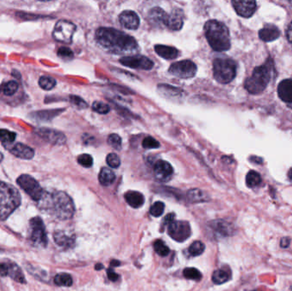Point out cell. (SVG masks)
Listing matches in <instances>:
<instances>
[{"mask_svg": "<svg viewBox=\"0 0 292 291\" xmlns=\"http://www.w3.org/2000/svg\"><path fill=\"white\" fill-rule=\"evenodd\" d=\"M214 77L221 84L233 80L237 73V64L230 58H216L213 63Z\"/></svg>", "mask_w": 292, "mask_h": 291, "instance_id": "cell-6", "label": "cell"}, {"mask_svg": "<svg viewBox=\"0 0 292 291\" xmlns=\"http://www.w3.org/2000/svg\"><path fill=\"white\" fill-rule=\"evenodd\" d=\"M35 133L42 139L46 141L50 144L62 145L66 143V137L64 134L57 130L42 127V128L36 129Z\"/></svg>", "mask_w": 292, "mask_h": 291, "instance_id": "cell-14", "label": "cell"}, {"mask_svg": "<svg viewBox=\"0 0 292 291\" xmlns=\"http://www.w3.org/2000/svg\"><path fill=\"white\" fill-rule=\"evenodd\" d=\"M96 40L100 46L112 54L134 56L138 50V46L134 38L111 28L97 29Z\"/></svg>", "mask_w": 292, "mask_h": 291, "instance_id": "cell-1", "label": "cell"}, {"mask_svg": "<svg viewBox=\"0 0 292 291\" xmlns=\"http://www.w3.org/2000/svg\"><path fill=\"white\" fill-rule=\"evenodd\" d=\"M167 13L163 11L162 9L159 7L153 8L151 11L149 12V17L154 24L157 25H162L165 23V19H166Z\"/></svg>", "mask_w": 292, "mask_h": 291, "instance_id": "cell-28", "label": "cell"}, {"mask_svg": "<svg viewBox=\"0 0 292 291\" xmlns=\"http://www.w3.org/2000/svg\"><path fill=\"white\" fill-rule=\"evenodd\" d=\"M154 248H155V251L156 252L157 255L162 256V257H165L167 255H169V248L167 246L164 242L162 240H156L154 244Z\"/></svg>", "mask_w": 292, "mask_h": 291, "instance_id": "cell-38", "label": "cell"}, {"mask_svg": "<svg viewBox=\"0 0 292 291\" xmlns=\"http://www.w3.org/2000/svg\"><path fill=\"white\" fill-rule=\"evenodd\" d=\"M204 32L209 46L215 51H226L231 47L229 30L222 22L211 20L205 23Z\"/></svg>", "mask_w": 292, "mask_h": 291, "instance_id": "cell-3", "label": "cell"}, {"mask_svg": "<svg viewBox=\"0 0 292 291\" xmlns=\"http://www.w3.org/2000/svg\"><path fill=\"white\" fill-rule=\"evenodd\" d=\"M209 227L215 235L220 237H231L235 232L233 225L224 219L213 220L209 223Z\"/></svg>", "mask_w": 292, "mask_h": 291, "instance_id": "cell-15", "label": "cell"}, {"mask_svg": "<svg viewBox=\"0 0 292 291\" xmlns=\"http://www.w3.org/2000/svg\"><path fill=\"white\" fill-rule=\"evenodd\" d=\"M16 133L9 130L0 129V141L4 144H11L14 142Z\"/></svg>", "mask_w": 292, "mask_h": 291, "instance_id": "cell-33", "label": "cell"}, {"mask_svg": "<svg viewBox=\"0 0 292 291\" xmlns=\"http://www.w3.org/2000/svg\"><path fill=\"white\" fill-rule=\"evenodd\" d=\"M280 36L279 29L274 25H266L259 31L260 39L265 42H272Z\"/></svg>", "mask_w": 292, "mask_h": 291, "instance_id": "cell-22", "label": "cell"}, {"mask_svg": "<svg viewBox=\"0 0 292 291\" xmlns=\"http://www.w3.org/2000/svg\"><path fill=\"white\" fill-rule=\"evenodd\" d=\"M53 238L56 244L62 248H70L75 244V237L62 230L56 231L53 235Z\"/></svg>", "mask_w": 292, "mask_h": 291, "instance_id": "cell-24", "label": "cell"}, {"mask_svg": "<svg viewBox=\"0 0 292 291\" xmlns=\"http://www.w3.org/2000/svg\"><path fill=\"white\" fill-rule=\"evenodd\" d=\"M98 180L102 185L108 186L114 183V181L116 180V174L110 169L104 168L100 171Z\"/></svg>", "mask_w": 292, "mask_h": 291, "instance_id": "cell-29", "label": "cell"}, {"mask_svg": "<svg viewBox=\"0 0 292 291\" xmlns=\"http://www.w3.org/2000/svg\"><path fill=\"white\" fill-rule=\"evenodd\" d=\"M169 72L172 76L181 79H190L194 77L197 73V66L190 60L177 61L170 66Z\"/></svg>", "mask_w": 292, "mask_h": 291, "instance_id": "cell-11", "label": "cell"}, {"mask_svg": "<svg viewBox=\"0 0 292 291\" xmlns=\"http://www.w3.org/2000/svg\"><path fill=\"white\" fill-rule=\"evenodd\" d=\"M288 177L290 180H292V168L290 169V170H289Z\"/></svg>", "mask_w": 292, "mask_h": 291, "instance_id": "cell-52", "label": "cell"}, {"mask_svg": "<svg viewBox=\"0 0 292 291\" xmlns=\"http://www.w3.org/2000/svg\"><path fill=\"white\" fill-rule=\"evenodd\" d=\"M10 151L15 156L24 160H30L34 156V151L32 148L22 143H17L13 145V147L10 149Z\"/></svg>", "mask_w": 292, "mask_h": 291, "instance_id": "cell-20", "label": "cell"}, {"mask_svg": "<svg viewBox=\"0 0 292 291\" xmlns=\"http://www.w3.org/2000/svg\"><path fill=\"white\" fill-rule=\"evenodd\" d=\"M188 201L192 203L205 202L209 200V195L200 189H191L187 192Z\"/></svg>", "mask_w": 292, "mask_h": 291, "instance_id": "cell-27", "label": "cell"}, {"mask_svg": "<svg viewBox=\"0 0 292 291\" xmlns=\"http://www.w3.org/2000/svg\"><path fill=\"white\" fill-rule=\"evenodd\" d=\"M108 143L110 146L116 149V150H120L122 148V144H123V141H122V138L116 133H113L110 134L108 136Z\"/></svg>", "mask_w": 292, "mask_h": 291, "instance_id": "cell-41", "label": "cell"}, {"mask_svg": "<svg viewBox=\"0 0 292 291\" xmlns=\"http://www.w3.org/2000/svg\"><path fill=\"white\" fill-rule=\"evenodd\" d=\"M184 24V13L181 10L175 9L170 14H167L164 25L169 29L178 31L181 30Z\"/></svg>", "mask_w": 292, "mask_h": 291, "instance_id": "cell-18", "label": "cell"}, {"mask_svg": "<svg viewBox=\"0 0 292 291\" xmlns=\"http://www.w3.org/2000/svg\"><path fill=\"white\" fill-rule=\"evenodd\" d=\"M230 278H231V272L229 269L216 270L212 275V280L216 284H225L227 281L230 280Z\"/></svg>", "mask_w": 292, "mask_h": 291, "instance_id": "cell-30", "label": "cell"}, {"mask_svg": "<svg viewBox=\"0 0 292 291\" xmlns=\"http://www.w3.org/2000/svg\"><path fill=\"white\" fill-rule=\"evenodd\" d=\"M30 239L35 246L46 247L47 245L46 227L40 217H34L30 220Z\"/></svg>", "mask_w": 292, "mask_h": 291, "instance_id": "cell-8", "label": "cell"}, {"mask_svg": "<svg viewBox=\"0 0 292 291\" xmlns=\"http://www.w3.org/2000/svg\"><path fill=\"white\" fill-rule=\"evenodd\" d=\"M76 27L72 22L61 20L55 26L52 35L55 40L61 43L69 44L72 42L73 35L76 32Z\"/></svg>", "mask_w": 292, "mask_h": 291, "instance_id": "cell-9", "label": "cell"}, {"mask_svg": "<svg viewBox=\"0 0 292 291\" xmlns=\"http://www.w3.org/2000/svg\"><path fill=\"white\" fill-rule=\"evenodd\" d=\"M205 250V245L200 241H196L191 244L189 247V254L192 256H199L202 255Z\"/></svg>", "mask_w": 292, "mask_h": 291, "instance_id": "cell-36", "label": "cell"}, {"mask_svg": "<svg viewBox=\"0 0 292 291\" xmlns=\"http://www.w3.org/2000/svg\"><path fill=\"white\" fill-rule=\"evenodd\" d=\"M120 262L118 260H112L111 266H119Z\"/></svg>", "mask_w": 292, "mask_h": 291, "instance_id": "cell-50", "label": "cell"}, {"mask_svg": "<svg viewBox=\"0 0 292 291\" xmlns=\"http://www.w3.org/2000/svg\"><path fill=\"white\" fill-rule=\"evenodd\" d=\"M17 90H18V84L14 80H11L9 82L5 83L2 87V92L8 97L13 96L17 92Z\"/></svg>", "mask_w": 292, "mask_h": 291, "instance_id": "cell-34", "label": "cell"}, {"mask_svg": "<svg viewBox=\"0 0 292 291\" xmlns=\"http://www.w3.org/2000/svg\"><path fill=\"white\" fill-rule=\"evenodd\" d=\"M184 277L190 280L199 281L202 277V274L199 270L193 268V267H188L185 268L183 272Z\"/></svg>", "mask_w": 292, "mask_h": 291, "instance_id": "cell-37", "label": "cell"}, {"mask_svg": "<svg viewBox=\"0 0 292 291\" xmlns=\"http://www.w3.org/2000/svg\"><path fill=\"white\" fill-rule=\"evenodd\" d=\"M168 233L173 240L183 243L191 236V226L187 221L173 220L168 226Z\"/></svg>", "mask_w": 292, "mask_h": 291, "instance_id": "cell-10", "label": "cell"}, {"mask_svg": "<svg viewBox=\"0 0 292 291\" xmlns=\"http://www.w3.org/2000/svg\"><path fill=\"white\" fill-rule=\"evenodd\" d=\"M69 99H70L71 104L78 108H85L87 107V103L81 97H77V96H70Z\"/></svg>", "mask_w": 292, "mask_h": 291, "instance_id": "cell-45", "label": "cell"}, {"mask_svg": "<svg viewBox=\"0 0 292 291\" xmlns=\"http://www.w3.org/2000/svg\"><path fill=\"white\" fill-rule=\"evenodd\" d=\"M261 176L259 173L256 171H249L246 176V184L249 188H255L258 186L261 183Z\"/></svg>", "mask_w": 292, "mask_h": 291, "instance_id": "cell-31", "label": "cell"}, {"mask_svg": "<svg viewBox=\"0 0 292 291\" xmlns=\"http://www.w3.org/2000/svg\"><path fill=\"white\" fill-rule=\"evenodd\" d=\"M278 95L285 103L292 104V79H284L278 84Z\"/></svg>", "mask_w": 292, "mask_h": 291, "instance_id": "cell-21", "label": "cell"}, {"mask_svg": "<svg viewBox=\"0 0 292 291\" xmlns=\"http://www.w3.org/2000/svg\"><path fill=\"white\" fill-rule=\"evenodd\" d=\"M3 159H4V155H3V154L0 152V162L3 161Z\"/></svg>", "mask_w": 292, "mask_h": 291, "instance_id": "cell-53", "label": "cell"}, {"mask_svg": "<svg viewBox=\"0 0 292 291\" xmlns=\"http://www.w3.org/2000/svg\"><path fill=\"white\" fill-rule=\"evenodd\" d=\"M107 275H108V279L110 281H113V282H116L119 278V275L111 269H108V271H107Z\"/></svg>", "mask_w": 292, "mask_h": 291, "instance_id": "cell-47", "label": "cell"}, {"mask_svg": "<svg viewBox=\"0 0 292 291\" xmlns=\"http://www.w3.org/2000/svg\"><path fill=\"white\" fill-rule=\"evenodd\" d=\"M0 276H9L17 283L26 284L25 277L22 269L15 263H0Z\"/></svg>", "mask_w": 292, "mask_h": 291, "instance_id": "cell-13", "label": "cell"}, {"mask_svg": "<svg viewBox=\"0 0 292 291\" xmlns=\"http://www.w3.org/2000/svg\"><path fill=\"white\" fill-rule=\"evenodd\" d=\"M155 50L161 58L167 60H173L179 56V50L174 47L157 45L155 46Z\"/></svg>", "mask_w": 292, "mask_h": 291, "instance_id": "cell-26", "label": "cell"}, {"mask_svg": "<svg viewBox=\"0 0 292 291\" xmlns=\"http://www.w3.org/2000/svg\"><path fill=\"white\" fill-rule=\"evenodd\" d=\"M21 204V195L16 188L0 181V220H4Z\"/></svg>", "mask_w": 292, "mask_h": 291, "instance_id": "cell-5", "label": "cell"}, {"mask_svg": "<svg viewBox=\"0 0 292 291\" xmlns=\"http://www.w3.org/2000/svg\"><path fill=\"white\" fill-rule=\"evenodd\" d=\"M120 62L126 67L143 70H150L154 66L153 61L150 58L139 55L123 57L120 59Z\"/></svg>", "mask_w": 292, "mask_h": 291, "instance_id": "cell-12", "label": "cell"}, {"mask_svg": "<svg viewBox=\"0 0 292 291\" xmlns=\"http://www.w3.org/2000/svg\"><path fill=\"white\" fill-rule=\"evenodd\" d=\"M286 37L288 39L289 41L292 43V22L289 25L288 29L286 30Z\"/></svg>", "mask_w": 292, "mask_h": 291, "instance_id": "cell-49", "label": "cell"}, {"mask_svg": "<svg viewBox=\"0 0 292 291\" xmlns=\"http://www.w3.org/2000/svg\"><path fill=\"white\" fill-rule=\"evenodd\" d=\"M58 55L59 58H62V59H70L74 57L72 50L67 47L59 48V50H58Z\"/></svg>", "mask_w": 292, "mask_h": 291, "instance_id": "cell-46", "label": "cell"}, {"mask_svg": "<svg viewBox=\"0 0 292 291\" xmlns=\"http://www.w3.org/2000/svg\"><path fill=\"white\" fill-rule=\"evenodd\" d=\"M119 22L123 28L129 30L137 29L140 23L138 15L132 11H123L119 15Z\"/></svg>", "mask_w": 292, "mask_h": 291, "instance_id": "cell-19", "label": "cell"}, {"mask_svg": "<svg viewBox=\"0 0 292 291\" xmlns=\"http://www.w3.org/2000/svg\"><path fill=\"white\" fill-rule=\"evenodd\" d=\"M40 208L46 209L53 214L58 219H69L75 214V204L69 195L63 191L46 192L44 194L40 201Z\"/></svg>", "mask_w": 292, "mask_h": 291, "instance_id": "cell-2", "label": "cell"}, {"mask_svg": "<svg viewBox=\"0 0 292 291\" xmlns=\"http://www.w3.org/2000/svg\"><path fill=\"white\" fill-rule=\"evenodd\" d=\"M273 71L274 62L271 58H268L263 65L256 67L253 71L252 76L246 79L245 87L247 92L253 95L261 93L267 88Z\"/></svg>", "mask_w": 292, "mask_h": 291, "instance_id": "cell-4", "label": "cell"}, {"mask_svg": "<svg viewBox=\"0 0 292 291\" xmlns=\"http://www.w3.org/2000/svg\"><path fill=\"white\" fill-rule=\"evenodd\" d=\"M103 267H104V266H103L102 264H97V266H95L96 270H98V271H99V270H101Z\"/></svg>", "mask_w": 292, "mask_h": 291, "instance_id": "cell-51", "label": "cell"}, {"mask_svg": "<svg viewBox=\"0 0 292 291\" xmlns=\"http://www.w3.org/2000/svg\"><path fill=\"white\" fill-rule=\"evenodd\" d=\"M106 162L110 168H119L121 165V160L118 155L115 154V153H110L107 155V158H106Z\"/></svg>", "mask_w": 292, "mask_h": 291, "instance_id": "cell-43", "label": "cell"}, {"mask_svg": "<svg viewBox=\"0 0 292 291\" xmlns=\"http://www.w3.org/2000/svg\"><path fill=\"white\" fill-rule=\"evenodd\" d=\"M291 244V239L289 237H283L280 241V246L282 248H287Z\"/></svg>", "mask_w": 292, "mask_h": 291, "instance_id": "cell-48", "label": "cell"}, {"mask_svg": "<svg viewBox=\"0 0 292 291\" xmlns=\"http://www.w3.org/2000/svg\"><path fill=\"white\" fill-rule=\"evenodd\" d=\"M40 87L46 91H50L56 86V80L50 76H41L39 79Z\"/></svg>", "mask_w": 292, "mask_h": 291, "instance_id": "cell-35", "label": "cell"}, {"mask_svg": "<svg viewBox=\"0 0 292 291\" xmlns=\"http://www.w3.org/2000/svg\"><path fill=\"white\" fill-rule=\"evenodd\" d=\"M77 162L84 168H91L93 164V158L92 157V155L88 154H82L78 156Z\"/></svg>", "mask_w": 292, "mask_h": 291, "instance_id": "cell-42", "label": "cell"}, {"mask_svg": "<svg viewBox=\"0 0 292 291\" xmlns=\"http://www.w3.org/2000/svg\"><path fill=\"white\" fill-rule=\"evenodd\" d=\"M159 92L171 100H177L181 99V97H184L183 91L176 88V87H170L168 85H160L158 86Z\"/></svg>", "mask_w": 292, "mask_h": 291, "instance_id": "cell-23", "label": "cell"}, {"mask_svg": "<svg viewBox=\"0 0 292 291\" xmlns=\"http://www.w3.org/2000/svg\"><path fill=\"white\" fill-rule=\"evenodd\" d=\"M231 4L233 5L237 14L242 17L249 18L250 16H252L256 11V3L255 1L236 0V1H232Z\"/></svg>", "mask_w": 292, "mask_h": 291, "instance_id": "cell-16", "label": "cell"}, {"mask_svg": "<svg viewBox=\"0 0 292 291\" xmlns=\"http://www.w3.org/2000/svg\"><path fill=\"white\" fill-rule=\"evenodd\" d=\"M54 283L58 286L69 287L73 284V278L68 273H59L55 276Z\"/></svg>", "mask_w": 292, "mask_h": 291, "instance_id": "cell-32", "label": "cell"}, {"mask_svg": "<svg viewBox=\"0 0 292 291\" xmlns=\"http://www.w3.org/2000/svg\"><path fill=\"white\" fill-rule=\"evenodd\" d=\"M173 174V167L169 162L162 160L155 162L154 165V175L156 180L162 182H167L171 180Z\"/></svg>", "mask_w": 292, "mask_h": 291, "instance_id": "cell-17", "label": "cell"}, {"mask_svg": "<svg viewBox=\"0 0 292 291\" xmlns=\"http://www.w3.org/2000/svg\"><path fill=\"white\" fill-rule=\"evenodd\" d=\"M165 204L162 201H155L150 209V214L154 217H160L164 213Z\"/></svg>", "mask_w": 292, "mask_h": 291, "instance_id": "cell-39", "label": "cell"}, {"mask_svg": "<svg viewBox=\"0 0 292 291\" xmlns=\"http://www.w3.org/2000/svg\"><path fill=\"white\" fill-rule=\"evenodd\" d=\"M142 145L144 149H157L160 147V143L155 138L149 136L144 138Z\"/></svg>", "mask_w": 292, "mask_h": 291, "instance_id": "cell-44", "label": "cell"}, {"mask_svg": "<svg viewBox=\"0 0 292 291\" xmlns=\"http://www.w3.org/2000/svg\"><path fill=\"white\" fill-rule=\"evenodd\" d=\"M92 109L94 111L97 112L98 114H101V115H105V114H108L110 108L108 105H106L103 102H94L93 105H92Z\"/></svg>", "mask_w": 292, "mask_h": 291, "instance_id": "cell-40", "label": "cell"}, {"mask_svg": "<svg viewBox=\"0 0 292 291\" xmlns=\"http://www.w3.org/2000/svg\"><path fill=\"white\" fill-rule=\"evenodd\" d=\"M125 200L134 209H138L144 203V195L138 191H127L125 194Z\"/></svg>", "mask_w": 292, "mask_h": 291, "instance_id": "cell-25", "label": "cell"}, {"mask_svg": "<svg viewBox=\"0 0 292 291\" xmlns=\"http://www.w3.org/2000/svg\"><path fill=\"white\" fill-rule=\"evenodd\" d=\"M19 186L34 201H40L44 194V190L35 179L29 174H22L17 179Z\"/></svg>", "mask_w": 292, "mask_h": 291, "instance_id": "cell-7", "label": "cell"}]
</instances>
